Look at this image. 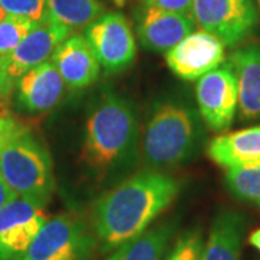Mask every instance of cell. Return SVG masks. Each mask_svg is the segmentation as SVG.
<instances>
[{"mask_svg":"<svg viewBox=\"0 0 260 260\" xmlns=\"http://www.w3.org/2000/svg\"><path fill=\"white\" fill-rule=\"evenodd\" d=\"M2 114H5V113H0V116H2Z\"/></svg>","mask_w":260,"mask_h":260,"instance_id":"obj_30","label":"cell"},{"mask_svg":"<svg viewBox=\"0 0 260 260\" xmlns=\"http://www.w3.org/2000/svg\"><path fill=\"white\" fill-rule=\"evenodd\" d=\"M19 104L29 113H45L61 102L65 84L49 59L16 80Z\"/></svg>","mask_w":260,"mask_h":260,"instance_id":"obj_14","label":"cell"},{"mask_svg":"<svg viewBox=\"0 0 260 260\" xmlns=\"http://www.w3.org/2000/svg\"><path fill=\"white\" fill-rule=\"evenodd\" d=\"M198 136L195 113L185 104L165 102L153 110L146 124L142 155L149 167H177L191 158Z\"/></svg>","mask_w":260,"mask_h":260,"instance_id":"obj_4","label":"cell"},{"mask_svg":"<svg viewBox=\"0 0 260 260\" xmlns=\"http://www.w3.org/2000/svg\"><path fill=\"white\" fill-rule=\"evenodd\" d=\"M249 243H250L254 249H257V250L260 251V229L250 233V236H249Z\"/></svg>","mask_w":260,"mask_h":260,"instance_id":"obj_28","label":"cell"},{"mask_svg":"<svg viewBox=\"0 0 260 260\" xmlns=\"http://www.w3.org/2000/svg\"><path fill=\"white\" fill-rule=\"evenodd\" d=\"M0 8L9 15L38 22L47 13V0H0Z\"/></svg>","mask_w":260,"mask_h":260,"instance_id":"obj_23","label":"cell"},{"mask_svg":"<svg viewBox=\"0 0 260 260\" xmlns=\"http://www.w3.org/2000/svg\"><path fill=\"white\" fill-rule=\"evenodd\" d=\"M229 67L239 87V110L244 119H260V45L234 51Z\"/></svg>","mask_w":260,"mask_h":260,"instance_id":"obj_15","label":"cell"},{"mask_svg":"<svg viewBox=\"0 0 260 260\" xmlns=\"http://www.w3.org/2000/svg\"><path fill=\"white\" fill-rule=\"evenodd\" d=\"M70 35L71 30L58 22L47 10L45 16L35 22L28 35L5 58L6 71L10 80L16 83L19 77L26 71L49 61L55 48Z\"/></svg>","mask_w":260,"mask_h":260,"instance_id":"obj_10","label":"cell"},{"mask_svg":"<svg viewBox=\"0 0 260 260\" xmlns=\"http://www.w3.org/2000/svg\"><path fill=\"white\" fill-rule=\"evenodd\" d=\"M140 2L145 6L158 8V9L168 10V12H175V13H182V15L191 16L194 0H140Z\"/></svg>","mask_w":260,"mask_h":260,"instance_id":"obj_24","label":"cell"},{"mask_svg":"<svg viewBox=\"0 0 260 260\" xmlns=\"http://www.w3.org/2000/svg\"><path fill=\"white\" fill-rule=\"evenodd\" d=\"M48 220L45 205L16 197L0 210V260H20Z\"/></svg>","mask_w":260,"mask_h":260,"instance_id":"obj_8","label":"cell"},{"mask_svg":"<svg viewBox=\"0 0 260 260\" xmlns=\"http://www.w3.org/2000/svg\"><path fill=\"white\" fill-rule=\"evenodd\" d=\"M47 10L73 32L100 18L106 13V6L100 0H47Z\"/></svg>","mask_w":260,"mask_h":260,"instance_id":"obj_19","label":"cell"},{"mask_svg":"<svg viewBox=\"0 0 260 260\" xmlns=\"http://www.w3.org/2000/svg\"><path fill=\"white\" fill-rule=\"evenodd\" d=\"M191 16L195 25L234 47L254 32L259 15L253 0H194Z\"/></svg>","mask_w":260,"mask_h":260,"instance_id":"obj_6","label":"cell"},{"mask_svg":"<svg viewBox=\"0 0 260 260\" xmlns=\"http://www.w3.org/2000/svg\"><path fill=\"white\" fill-rule=\"evenodd\" d=\"M246 232L244 215L223 210L214 217L200 260H240Z\"/></svg>","mask_w":260,"mask_h":260,"instance_id":"obj_16","label":"cell"},{"mask_svg":"<svg viewBox=\"0 0 260 260\" xmlns=\"http://www.w3.org/2000/svg\"><path fill=\"white\" fill-rule=\"evenodd\" d=\"M210 159L224 168L260 162V126L214 138L207 148Z\"/></svg>","mask_w":260,"mask_h":260,"instance_id":"obj_17","label":"cell"},{"mask_svg":"<svg viewBox=\"0 0 260 260\" xmlns=\"http://www.w3.org/2000/svg\"><path fill=\"white\" fill-rule=\"evenodd\" d=\"M192 16L145 6L138 16L136 32L142 47L156 54H167L195 29Z\"/></svg>","mask_w":260,"mask_h":260,"instance_id":"obj_12","label":"cell"},{"mask_svg":"<svg viewBox=\"0 0 260 260\" xmlns=\"http://www.w3.org/2000/svg\"><path fill=\"white\" fill-rule=\"evenodd\" d=\"M224 47L213 34L203 29L194 30L165 54L168 68L185 81L200 80L221 65Z\"/></svg>","mask_w":260,"mask_h":260,"instance_id":"obj_11","label":"cell"},{"mask_svg":"<svg viewBox=\"0 0 260 260\" xmlns=\"http://www.w3.org/2000/svg\"><path fill=\"white\" fill-rule=\"evenodd\" d=\"M97 247L93 230L81 218L59 214L48 218L20 260H90Z\"/></svg>","mask_w":260,"mask_h":260,"instance_id":"obj_5","label":"cell"},{"mask_svg":"<svg viewBox=\"0 0 260 260\" xmlns=\"http://www.w3.org/2000/svg\"><path fill=\"white\" fill-rule=\"evenodd\" d=\"M204 239L200 229L186 230L178 237L174 246L160 260H200Z\"/></svg>","mask_w":260,"mask_h":260,"instance_id":"obj_22","label":"cell"},{"mask_svg":"<svg viewBox=\"0 0 260 260\" xmlns=\"http://www.w3.org/2000/svg\"><path fill=\"white\" fill-rule=\"evenodd\" d=\"M0 175L18 197L42 205L48 204L55 189L49 152L19 123L0 153Z\"/></svg>","mask_w":260,"mask_h":260,"instance_id":"obj_3","label":"cell"},{"mask_svg":"<svg viewBox=\"0 0 260 260\" xmlns=\"http://www.w3.org/2000/svg\"><path fill=\"white\" fill-rule=\"evenodd\" d=\"M13 81L9 78L8 71H6V62L5 58L0 56V95H5L10 91Z\"/></svg>","mask_w":260,"mask_h":260,"instance_id":"obj_26","label":"cell"},{"mask_svg":"<svg viewBox=\"0 0 260 260\" xmlns=\"http://www.w3.org/2000/svg\"><path fill=\"white\" fill-rule=\"evenodd\" d=\"M35 22L6 13L0 20V56L6 58L34 28Z\"/></svg>","mask_w":260,"mask_h":260,"instance_id":"obj_21","label":"cell"},{"mask_svg":"<svg viewBox=\"0 0 260 260\" xmlns=\"http://www.w3.org/2000/svg\"><path fill=\"white\" fill-rule=\"evenodd\" d=\"M174 233L175 225L172 223L148 229L140 236L112 250L107 260H160Z\"/></svg>","mask_w":260,"mask_h":260,"instance_id":"obj_18","label":"cell"},{"mask_svg":"<svg viewBox=\"0 0 260 260\" xmlns=\"http://www.w3.org/2000/svg\"><path fill=\"white\" fill-rule=\"evenodd\" d=\"M179 182L160 171H143L103 194L93 205L91 230L102 251H112L150 227L175 201Z\"/></svg>","mask_w":260,"mask_h":260,"instance_id":"obj_1","label":"cell"},{"mask_svg":"<svg viewBox=\"0 0 260 260\" xmlns=\"http://www.w3.org/2000/svg\"><path fill=\"white\" fill-rule=\"evenodd\" d=\"M200 114L214 132H223L232 126L239 107V87L233 70L218 67L203 75L195 87Z\"/></svg>","mask_w":260,"mask_h":260,"instance_id":"obj_9","label":"cell"},{"mask_svg":"<svg viewBox=\"0 0 260 260\" xmlns=\"http://www.w3.org/2000/svg\"><path fill=\"white\" fill-rule=\"evenodd\" d=\"M224 179L234 198L246 203H260V162L227 168Z\"/></svg>","mask_w":260,"mask_h":260,"instance_id":"obj_20","label":"cell"},{"mask_svg":"<svg viewBox=\"0 0 260 260\" xmlns=\"http://www.w3.org/2000/svg\"><path fill=\"white\" fill-rule=\"evenodd\" d=\"M16 197L18 195L12 191V188L6 184V181L0 175V210L8 204V203H10L13 198H16Z\"/></svg>","mask_w":260,"mask_h":260,"instance_id":"obj_27","label":"cell"},{"mask_svg":"<svg viewBox=\"0 0 260 260\" xmlns=\"http://www.w3.org/2000/svg\"><path fill=\"white\" fill-rule=\"evenodd\" d=\"M65 87L73 91L84 90L99 78L100 64L85 38L80 34L70 35L55 48L51 56Z\"/></svg>","mask_w":260,"mask_h":260,"instance_id":"obj_13","label":"cell"},{"mask_svg":"<svg viewBox=\"0 0 260 260\" xmlns=\"http://www.w3.org/2000/svg\"><path fill=\"white\" fill-rule=\"evenodd\" d=\"M83 37L106 73H119L133 64L136 39L129 20L119 12H106L84 28Z\"/></svg>","mask_w":260,"mask_h":260,"instance_id":"obj_7","label":"cell"},{"mask_svg":"<svg viewBox=\"0 0 260 260\" xmlns=\"http://www.w3.org/2000/svg\"><path fill=\"white\" fill-rule=\"evenodd\" d=\"M16 124H18V121L13 120L6 113L0 116V153H2L6 142L9 139L10 133L16 127Z\"/></svg>","mask_w":260,"mask_h":260,"instance_id":"obj_25","label":"cell"},{"mask_svg":"<svg viewBox=\"0 0 260 260\" xmlns=\"http://www.w3.org/2000/svg\"><path fill=\"white\" fill-rule=\"evenodd\" d=\"M139 124L126 99L103 94L85 121L83 160L97 181L127 168L136 158Z\"/></svg>","mask_w":260,"mask_h":260,"instance_id":"obj_2","label":"cell"},{"mask_svg":"<svg viewBox=\"0 0 260 260\" xmlns=\"http://www.w3.org/2000/svg\"><path fill=\"white\" fill-rule=\"evenodd\" d=\"M257 3H259V8H260V0H257Z\"/></svg>","mask_w":260,"mask_h":260,"instance_id":"obj_29","label":"cell"}]
</instances>
